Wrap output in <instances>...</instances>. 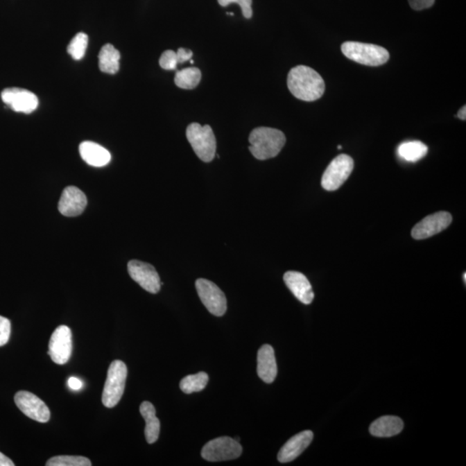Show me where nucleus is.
I'll return each instance as SVG.
<instances>
[{
    "label": "nucleus",
    "instance_id": "nucleus-1",
    "mask_svg": "<svg viewBox=\"0 0 466 466\" xmlns=\"http://www.w3.org/2000/svg\"><path fill=\"white\" fill-rule=\"evenodd\" d=\"M288 87L295 98L310 102L322 97L326 85L316 70L308 66L299 65L289 71Z\"/></svg>",
    "mask_w": 466,
    "mask_h": 466
},
{
    "label": "nucleus",
    "instance_id": "nucleus-2",
    "mask_svg": "<svg viewBox=\"0 0 466 466\" xmlns=\"http://www.w3.org/2000/svg\"><path fill=\"white\" fill-rule=\"evenodd\" d=\"M249 147L253 157L259 160H267L277 157L285 146L284 133L270 127H259L250 134Z\"/></svg>",
    "mask_w": 466,
    "mask_h": 466
},
{
    "label": "nucleus",
    "instance_id": "nucleus-3",
    "mask_svg": "<svg viewBox=\"0 0 466 466\" xmlns=\"http://www.w3.org/2000/svg\"><path fill=\"white\" fill-rule=\"evenodd\" d=\"M341 51L352 61L366 66H381L390 59L387 49L376 44L345 42L341 46Z\"/></svg>",
    "mask_w": 466,
    "mask_h": 466
},
{
    "label": "nucleus",
    "instance_id": "nucleus-4",
    "mask_svg": "<svg viewBox=\"0 0 466 466\" xmlns=\"http://www.w3.org/2000/svg\"><path fill=\"white\" fill-rule=\"evenodd\" d=\"M187 139L201 161L210 162L216 154V137L210 126L192 123L187 128Z\"/></svg>",
    "mask_w": 466,
    "mask_h": 466
},
{
    "label": "nucleus",
    "instance_id": "nucleus-5",
    "mask_svg": "<svg viewBox=\"0 0 466 466\" xmlns=\"http://www.w3.org/2000/svg\"><path fill=\"white\" fill-rule=\"evenodd\" d=\"M127 374L128 372L125 363L115 360L111 363L102 395V402L105 407L114 408L121 400L125 391Z\"/></svg>",
    "mask_w": 466,
    "mask_h": 466
},
{
    "label": "nucleus",
    "instance_id": "nucleus-6",
    "mask_svg": "<svg viewBox=\"0 0 466 466\" xmlns=\"http://www.w3.org/2000/svg\"><path fill=\"white\" fill-rule=\"evenodd\" d=\"M354 168V161L348 155L341 154L328 165L321 179V186L327 191H335L344 184Z\"/></svg>",
    "mask_w": 466,
    "mask_h": 466
},
{
    "label": "nucleus",
    "instance_id": "nucleus-7",
    "mask_svg": "<svg viewBox=\"0 0 466 466\" xmlns=\"http://www.w3.org/2000/svg\"><path fill=\"white\" fill-rule=\"evenodd\" d=\"M242 447L231 437H220L209 441L201 450V456L207 461L218 462L236 460L241 456Z\"/></svg>",
    "mask_w": 466,
    "mask_h": 466
},
{
    "label": "nucleus",
    "instance_id": "nucleus-8",
    "mask_svg": "<svg viewBox=\"0 0 466 466\" xmlns=\"http://www.w3.org/2000/svg\"><path fill=\"white\" fill-rule=\"evenodd\" d=\"M198 295L203 305L215 316H223L227 310V301L224 292L213 282L198 279L196 282Z\"/></svg>",
    "mask_w": 466,
    "mask_h": 466
},
{
    "label": "nucleus",
    "instance_id": "nucleus-9",
    "mask_svg": "<svg viewBox=\"0 0 466 466\" xmlns=\"http://www.w3.org/2000/svg\"><path fill=\"white\" fill-rule=\"evenodd\" d=\"M73 351L72 333L67 326H60L51 335L48 354L53 362L65 365L69 362Z\"/></svg>",
    "mask_w": 466,
    "mask_h": 466
},
{
    "label": "nucleus",
    "instance_id": "nucleus-10",
    "mask_svg": "<svg viewBox=\"0 0 466 466\" xmlns=\"http://www.w3.org/2000/svg\"><path fill=\"white\" fill-rule=\"evenodd\" d=\"M128 272L130 277L144 291L151 294H157L160 291L162 284L160 277L151 264L139 260H132L128 263Z\"/></svg>",
    "mask_w": 466,
    "mask_h": 466
},
{
    "label": "nucleus",
    "instance_id": "nucleus-11",
    "mask_svg": "<svg viewBox=\"0 0 466 466\" xmlns=\"http://www.w3.org/2000/svg\"><path fill=\"white\" fill-rule=\"evenodd\" d=\"M14 401L17 407L28 417L34 421L46 423L51 419V411L47 405L31 392L19 391L15 395Z\"/></svg>",
    "mask_w": 466,
    "mask_h": 466
},
{
    "label": "nucleus",
    "instance_id": "nucleus-12",
    "mask_svg": "<svg viewBox=\"0 0 466 466\" xmlns=\"http://www.w3.org/2000/svg\"><path fill=\"white\" fill-rule=\"evenodd\" d=\"M453 217L447 212H438L423 218L412 230V236L416 240L431 238L449 227Z\"/></svg>",
    "mask_w": 466,
    "mask_h": 466
},
{
    "label": "nucleus",
    "instance_id": "nucleus-13",
    "mask_svg": "<svg viewBox=\"0 0 466 466\" xmlns=\"http://www.w3.org/2000/svg\"><path fill=\"white\" fill-rule=\"evenodd\" d=\"M3 103L14 112L31 114L38 107V98L33 92L22 88H6L1 93Z\"/></svg>",
    "mask_w": 466,
    "mask_h": 466
},
{
    "label": "nucleus",
    "instance_id": "nucleus-14",
    "mask_svg": "<svg viewBox=\"0 0 466 466\" xmlns=\"http://www.w3.org/2000/svg\"><path fill=\"white\" fill-rule=\"evenodd\" d=\"M87 204V196L76 187L63 190L58 204L60 213L67 217H76L83 213Z\"/></svg>",
    "mask_w": 466,
    "mask_h": 466
},
{
    "label": "nucleus",
    "instance_id": "nucleus-15",
    "mask_svg": "<svg viewBox=\"0 0 466 466\" xmlns=\"http://www.w3.org/2000/svg\"><path fill=\"white\" fill-rule=\"evenodd\" d=\"M313 439V433L310 430L295 434L281 448L277 456L279 462L288 463L295 460L309 447Z\"/></svg>",
    "mask_w": 466,
    "mask_h": 466
},
{
    "label": "nucleus",
    "instance_id": "nucleus-16",
    "mask_svg": "<svg viewBox=\"0 0 466 466\" xmlns=\"http://www.w3.org/2000/svg\"><path fill=\"white\" fill-rule=\"evenodd\" d=\"M284 280L289 291L300 302L306 305L312 303L314 294L312 285L306 275L297 271H288L284 274Z\"/></svg>",
    "mask_w": 466,
    "mask_h": 466
},
{
    "label": "nucleus",
    "instance_id": "nucleus-17",
    "mask_svg": "<svg viewBox=\"0 0 466 466\" xmlns=\"http://www.w3.org/2000/svg\"><path fill=\"white\" fill-rule=\"evenodd\" d=\"M257 375L264 383H273L277 376V365L273 347L264 345L257 353Z\"/></svg>",
    "mask_w": 466,
    "mask_h": 466
},
{
    "label": "nucleus",
    "instance_id": "nucleus-18",
    "mask_svg": "<svg viewBox=\"0 0 466 466\" xmlns=\"http://www.w3.org/2000/svg\"><path fill=\"white\" fill-rule=\"evenodd\" d=\"M79 150L83 160L94 167H104L111 161V154L107 149L90 141L81 143Z\"/></svg>",
    "mask_w": 466,
    "mask_h": 466
},
{
    "label": "nucleus",
    "instance_id": "nucleus-19",
    "mask_svg": "<svg viewBox=\"0 0 466 466\" xmlns=\"http://www.w3.org/2000/svg\"><path fill=\"white\" fill-rule=\"evenodd\" d=\"M404 422L397 416L386 415L376 420L370 426L373 436L388 438L397 435L404 429Z\"/></svg>",
    "mask_w": 466,
    "mask_h": 466
},
{
    "label": "nucleus",
    "instance_id": "nucleus-20",
    "mask_svg": "<svg viewBox=\"0 0 466 466\" xmlns=\"http://www.w3.org/2000/svg\"><path fill=\"white\" fill-rule=\"evenodd\" d=\"M140 413L144 420H146V430L144 434L147 442L153 444L157 442L159 434H160V421L155 415V408L154 405L150 402H144L140 406Z\"/></svg>",
    "mask_w": 466,
    "mask_h": 466
},
{
    "label": "nucleus",
    "instance_id": "nucleus-21",
    "mask_svg": "<svg viewBox=\"0 0 466 466\" xmlns=\"http://www.w3.org/2000/svg\"><path fill=\"white\" fill-rule=\"evenodd\" d=\"M120 53L114 45L105 44L98 54V67L103 73L114 75L119 69Z\"/></svg>",
    "mask_w": 466,
    "mask_h": 466
},
{
    "label": "nucleus",
    "instance_id": "nucleus-22",
    "mask_svg": "<svg viewBox=\"0 0 466 466\" xmlns=\"http://www.w3.org/2000/svg\"><path fill=\"white\" fill-rule=\"evenodd\" d=\"M427 151H429V148L420 141L402 143L397 149L399 157L409 162L421 160L427 154Z\"/></svg>",
    "mask_w": 466,
    "mask_h": 466
},
{
    "label": "nucleus",
    "instance_id": "nucleus-23",
    "mask_svg": "<svg viewBox=\"0 0 466 466\" xmlns=\"http://www.w3.org/2000/svg\"><path fill=\"white\" fill-rule=\"evenodd\" d=\"M201 72L199 69L187 68L176 72L175 83L182 89H193L200 83Z\"/></svg>",
    "mask_w": 466,
    "mask_h": 466
},
{
    "label": "nucleus",
    "instance_id": "nucleus-24",
    "mask_svg": "<svg viewBox=\"0 0 466 466\" xmlns=\"http://www.w3.org/2000/svg\"><path fill=\"white\" fill-rule=\"evenodd\" d=\"M209 377L206 372H199L194 375H189L184 377L180 383L183 393L192 394L194 392L203 390L207 386Z\"/></svg>",
    "mask_w": 466,
    "mask_h": 466
},
{
    "label": "nucleus",
    "instance_id": "nucleus-25",
    "mask_svg": "<svg viewBox=\"0 0 466 466\" xmlns=\"http://www.w3.org/2000/svg\"><path fill=\"white\" fill-rule=\"evenodd\" d=\"M88 44L87 34L80 33L74 37L68 46V53L75 60H81L86 54Z\"/></svg>",
    "mask_w": 466,
    "mask_h": 466
},
{
    "label": "nucleus",
    "instance_id": "nucleus-26",
    "mask_svg": "<svg viewBox=\"0 0 466 466\" xmlns=\"http://www.w3.org/2000/svg\"><path fill=\"white\" fill-rule=\"evenodd\" d=\"M47 466H91L90 460L83 456H55L49 460Z\"/></svg>",
    "mask_w": 466,
    "mask_h": 466
},
{
    "label": "nucleus",
    "instance_id": "nucleus-27",
    "mask_svg": "<svg viewBox=\"0 0 466 466\" xmlns=\"http://www.w3.org/2000/svg\"><path fill=\"white\" fill-rule=\"evenodd\" d=\"M159 64L165 70H175L180 64L178 53L173 51H166L162 53Z\"/></svg>",
    "mask_w": 466,
    "mask_h": 466
},
{
    "label": "nucleus",
    "instance_id": "nucleus-28",
    "mask_svg": "<svg viewBox=\"0 0 466 466\" xmlns=\"http://www.w3.org/2000/svg\"><path fill=\"white\" fill-rule=\"evenodd\" d=\"M221 6H227L232 3H238L241 7L243 17L250 19L252 17V0H218Z\"/></svg>",
    "mask_w": 466,
    "mask_h": 466
},
{
    "label": "nucleus",
    "instance_id": "nucleus-29",
    "mask_svg": "<svg viewBox=\"0 0 466 466\" xmlns=\"http://www.w3.org/2000/svg\"><path fill=\"white\" fill-rule=\"evenodd\" d=\"M10 321L6 317L0 316V347L8 343L10 337Z\"/></svg>",
    "mask_w": 466,
    "mask_h": 466
},
{
    "label": "nucleus",
    "instance_id": "nucleus-30",
    "mask_svg": "<svg viewBox=\"0 0 466 466\" xmlns=\"http://www.w3.org/2000/svg\"><path fill=\"white\" fill-rule=\"evenodd\" d=\"M411 8L415 10H422L433 6L435 0H408Z\"/></svg>",
    "mask_w": 466,
    "mask_h": 466
},
{
    "label": "nucleus",
    "instance_id": "nucleus-31",
    "mask_svg": "<svg viewBox=\"0 0 466 466\" xmlns=\"http://www.w3.org/2000/svg\"><path fill=\"white\" fill-rule=\"evenodd\" d=\"M176 53H178L180 64L189 61L193 56V52L188 49L180 48Z\"/></svg>",
    "mask_w": 466,
    "mask_h": 466
},
{
    "label": "nucleus",
    "instance_id": "nucleus-32",
    "mask_svg": "<svg viewBox=\"0 0 466 466\" xmlns=\"http://www.w3.org/2000/svg\"><path fill=\"white\" fill-rule=\"evenodd\" d=\"M68 384L69 388L74 390H79L83 386V382L80 379H78L77 377H70Z\"/></svg>",
    "mask_w": 466,
    "mask_h": 466
},
{
    "label": "nucleus",
    "instance_id": "nucleus-33",
    "mask_svg": "<svg viewBox=\"0 0 466 466\" xmlns=\"http://www.w3.org/2000/svg\"><path fill=\"white\" fill-rule=\"evenodd\" d=\"M0 466H14V463L6 455L0 453Z\"/></svg>",
    "mask_w": 466,
    "mask_h": 466
},
{
    "label": "nucleus",
    "instance_id": "nucleus-34",
    "mask_svg": "<svg viewBox=\"0 0 466 466\" xmlns=\"http://www.w3.org/2000/svg\"><path fill=\"white\" fill-rule=\"evenodd\" d=\"M465 105H464L463 107L460 109V111L458 112V118L462 120H465L466 119V108Z\"/></svg>",
    "mask_w": 466,
    "mask_h": 466
},
{
    "label": "nucleus",
    "instance_id": "nucleus-35",
    "mask_svg": "<svg viewBox=\"0 0 466 466\" xmlns=\"http://www.w3.org/2000/svg\"><path fill=\"white\" fill-rule=\"evenodd\" d=\"M464 281H465V282H466V274L465 273L464 274Z\"/></svg>",
    "mask_w": 466,
    "mask_h": 466
},
{
    "label": "nucleus",
    "instance_id": "nucleus-36",
    "mask_svg": "<svg viewBox=\"0 0 466 466\" xmlns=\"http://www.w3.org/2000/svg\"><path fill=\"white\" fill-rule=\"evenodd\" d=\"M338 150H341V149H342V146H338Z\"/></svg>",
    "mask_w": 466,
    "mask_h": 466
}]
</instances>
